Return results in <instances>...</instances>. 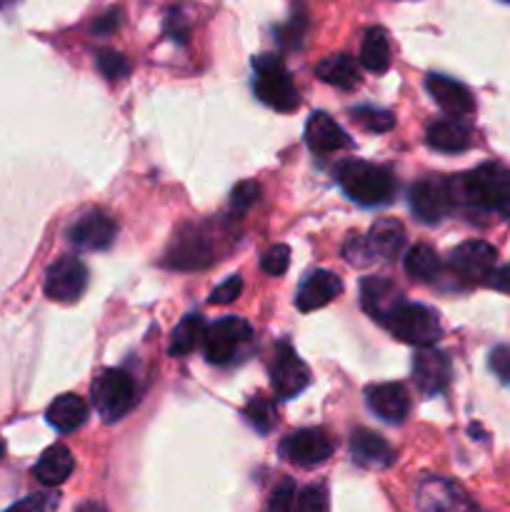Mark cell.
<instances>
[{"instance_id":"cell-33","label":"cell","mask_w":510,"mask_h":512,"mask_svg":"<svg viewBox=\"0 0 510 512\" xmlns=\"http://www.w3.org/2000/svg\"><path fill=\"white\" fill-rule=\"evenodd\" d=\"M288 265H290V248L283 243L270 245V248L263 253V258H260V268H263V273L273 275V278H280V275L288 270Z\"/></svg>"},{"instance_id":"cell-18","label":"cell","mask_w":510,"mask_h":512,"mask_svg":"<svg viewBox=\"0 0 510 512\" xmlns=\"http://www.w3.org/2000/svg\"><path fill=\"white\" fill-rule=\"evenodd\" d=\"M340 293H343V280L338 275L330 273V270H315L303 280L295 303H298V310L310 313V310L325 308L328 303H333Z\"/></svg>"},{"instance_id":"cell-43","label":"cell","mask_w":510,"mask_h":512,"mask_svg":"<svg viewBox=\"0 0 510 512\" xmlns=\"http://www.w3.org/2000/svg\"><path fill=\"white\" fill-rule=\"evenodd\" d=\"M165 28H168V35H173V38H178L180 43H183L185 35H188V28H185L183 18H180V10H170L168 23H165Z\"/></svg>"},{"instance_id":"cell-38","label":"cell","mask_w":510,"mask_h":512,"mask_svg":"<svg viewBox=\"0 0 510 512\" xmlns=\"http://www.w3.org/2000/svg\"><path fill=\"white\" fill-rule=\"evenodd\" d=\"M240 290H243V278H240V275H230V278H225L223 283L210 293V303L215 305L233 303V300L240 295Z\"/></svg>"},{"instance_id":"cell-20","label":"cell","mask_w":510,"mask_h":512,"mask_svg":"<svg viewBox=\"0 0 510 512\" xmlns=\"http://www.w3.org/2000/svg\"><path fill=\"white\" fill-rule=\"evenodd\" d=\"M305 143L315 153H335L350 143L348 133L328 113H313L305 125Z\"/></svg>"},{"instance_id":"cell-32","label":"cell","mask_w":510,"mask_h":512,"mask_svg":"<svg viewBox=\"0 0 510 512\" xmlns=\"http://www.w3.org/2000/svg\"><path fill=\"white\" fill-rule=\"evenodd\" d=\"M305 28H308V20H305V13L303 8H295L293 15H290V20L285 25H280L278 28V40L280 45H285V48H298L300 40H303L305 35Z\"/></svg>"},{"instance_id":"cell-3","label":"cell","mask_w":510,"mask_h":512,"mask_svg":"<svg viewBox=\"0 0 510 512\" xmlns=\"http://www.w3.org/2000/svg\"><path fill=\"white\" fill-rule=\"evenodd\" d=\"M253 70V88L260 103L278 110V113H293V110H298L300 95L278 55H260V58L253 60Z\"/></svg>"},{"instance_id":"cell-4","label":"cell","mask_w":510,"mask_h":512,"mask_svg":"<svg viewBox=\"0 0 510 512\" xmlns=\"http://www.w3.org/2000/svg\"><path fill=\"white\" fill-rule=\"evenodd\" d=\"M90 398H93L95 410L105 423H118L135 405L133 380L123 370H100L98 378L90 385Z\"/></svg>"},{"instance_id":"cell-46","label":"cell","mask_w":510,"mask_h":512,"mask_svg":"<svg viewBox=\"0 0 510 512\" xmlns=\"http://www.w3.org/2000/svg\"><path fill=\"white\" fill-rule=\"evenodd\" d=\"M3 453H5V443H3V438H0V458H3Z\"/></svg>"},{"instance_id":"cell-11","label":"cell","mask_w":510,"mask_h":512,"mask_svg":"<svg viewBox=\"0 0 510 512\" xmlns=\"http://www.w3.org/2000/svg\"><path fill=\"white\" fill-rule=\"evenodd\" d=\"M85 285H88V270H85L83 260L65 255L50 265L43 288L45 295L55 303H75L83 295Z\"/></svg>"},{"instance_id":"cell-29","label":"cell","mask_w":510,"mask_h":512,"mask_svg":"<svg viewBox=\"0 0 510 512\" xmlns=\"http://www.w3.org/2000/svg\"><path fill=\"white\" fill-rule=\"evenodd\" d=\"M205 338V325L200 320V315H185L178 323V328L173 330V340H170L168 353L180 358V355H188L200 340Z\"/></svg>"},{"instance_id":"cell-24","label":"cell","mask_w":510,"mask_h":512,"mask_svg":"<svg viewBox=\"0 0 510 512\" xmlns=\"http://www.w3.org/2000/svg\"><path fill=\"white\" fill-rule=\"evenodd\" d=\"M165 263H168L170 268H178V270L203 268V265L210 263V250L200 235L180 233L178 238L173 240V245H170L168 260H165Z\"/></svg>"},{"instance_id":"cell-47","label":"cell","mask_w":510,"mask_h":512,"mask_svg":"<svg viewBox=\"0 0 510 512\" xmlns=\"http://www.w3.org/2000/svg\"><path fill=\"white\" fill-rule=\"evenodd\" d=\"M505 3H510V0H505Z\"/></svg>"},{"instance_id":"cell-16","label":"cell","mask_w":510,"mask_h":512,"mask_svg":"<svg viewBox=\"0 0 510 512\" xmlns=\"http://www.w3.org/2000/svg\"><path fill=\"white\" fill-rule=\"evenodd\" d=\"M365 403L385 423H403L410 410L408 390L400 383H378L365 388Z\"/></svg>"},{"instance_id":"cell-12","label":"cell","mask_w":510,"mask_h":512,"mask_svg":"<svg viewBox=\"0 0 510 512\" xmlns=\"http://www.w3.org/2000/svg\"><path fill=\"white\" fill-rule=\"evenodd\" d=\"M495 260H498V253L493 245L485 240H465L450 253V268L468 283H485V278L493 273Z\"/></svg>"},{"instance_id":"cell-28","label":"cell","mask_w":510,"mask_h":512,"mask_svg":"<svg viewBox=\"0 0 510 512\" xmlns=\"http://www.w3.org/2000/svg\"><path fill=\"white\" fill-rule=\"evenodd\" d=\"M443 270V263H440V255L435 253L430 245L418 243L408 250L405 255V273L413 280H420V283H430L435 280Z\"/></svg>"},{"instance_id":"cell-41","label":"cell","mask_w":510,"mask_h":512,"mask_svg":"<svg viewBox=\"0 0 510 512\" xmlns=\"http://www.w3.org/2000/svg\"><path fill=\"white\" fill-rule=\"evenodd\" d=\"M293 498H295L293 485L285 483L283 488H278L273 495H270L268 512H290V508H293Z\"/></svg>"},{"instance_id":"cell-23","label":"cell","mask_w":510,"mask_h":512,"mask_svg":"<svg viewBox=\"0 0 510 512\" xmlns=\"http://www.w3.org/2000/svg\"><path fill=\"white\" fill-rule=\"evenodd\" d=\"M85 418H88V405L75 393L60 395L45 410V420L60 433H73L85 423Z\"/></svg>"},{"instance_id":"cell-10","label":"cell","mask_w":510,"mask_h":512,"mask_svg":"<svg viewBox=\"0 0 510 512\" xmlns=\"http://www.w3.org/2000/svg\"><path fill=\"white\" fill-rule=\"evenodd\" d=\"M335 443L330 435L320 428H303L295 433L285 435L280 443V455L288 463L303 465V468H313V465L325 463L333 455Z\"/></svg>"},{"instance_id":"cell-45","label":"cell","mask_w":510,"mask_h":512,"mask_svg":"<svg viewBox=\"0 0 510 512\" xmlns=\"http://www.w3.org/2000/svg\"><path fill=\"white\" fill-rule=\"evenodd\" d=\"M78 512H105V508L98 503H85V505H80Z\"/></svg>"},{"instance_id":"cell-42","label":"cell","mask_w":510,"mask_h":512,"mask_svg":"<svg viewBox=\"0 0 510 512\" xmlns=\"http://www.w3.org/2000/svg\"><path fill=\"white\" fill-rule=\"evenodd\" d=\"M485 285L493 290H500V293L510 295V265H503V268H493V273L485 278Z\"/></svg>"},{"instance_id":"cell-6","label":"cell","mask_w":510,"mask_h":512,"mask_svg":"<svg viewBox=\"0 0 510 512\" xmlns=\"http://www.w3.org/2000/svg\"><path fill=\"white\" fill-rule=\"evenodd\" d=\"M410 208H413L415 218L428 225L448 218L455 208L453 180L443 178V175H428V178L418 180L410 190Z\"/></svg>"},{"instance_id":"cell-34","label":"cell","mask_w":510,"mask_h":512,"mask_svg":"<svg viewBox=\"0 0 510 512\" xmlns=\"http://www.w3.org/2000/svg\"><path fill=\"white\" fill-rule=\"evenodd\" d=\"M343 255L353 268H368V265L375 260L363 235H355V233L348 235V240L343 243Z\"/></svg>"},{"instance_id":"cell-8","label":"cell","mask_w":510,"mask_h":512,"mask_svg":"<svg viewBox=\"0 0 510 512\" xmlns=\"http://www.w3.org/2000/svg\"><path fill=\"white\" fill-rule=\"evenodd\" d=\"M415 505L420 512H478L458 483L440 475H428L415 488Z\"/></svg>"},{"instance_id":"cell-26","label":"cell","mask_w":510,"mask_h":512,"mask_svg":"<svg viewBox=\"0 0 510 512\" xmlns=\"http://www.w3.org/2000/svg\"><path fill=\"white\" fill-rule=\"evenodd\" d=\"M315 75H318L323 83L335 85V88L350 90L360 83V73L358 65H355V58L348 53H338V55H328V58L320 60L315 65Z\"/></svg>"},{"instance_id":"cell-7","label":"cell","mask_w":510,"mask_h":512,"mask_svg":"<svg viewBox=\"0 0 510 512\" xmlns=\"http://www.w3.org/2000/svg\"><path fill=\"white\" fill-rule=\"evenodd\" d=\"M253 338V328H250L248 320L235 318V315H228V318H220L218 323H213L210 328H205L203 338V350L205 360L213 365H225L235 358L238 348L243 343Z\"/></svg>"},{"instance_id":"cell-21","label":"cell","mask_w":510,"mask_h":512,"mask_svg":"<svg viewBox=\"0 0 510 512\" xmlns=\"http://www.w3.org/2000/svg\"><path fill=\"white\" fill-rule=\"evenodd\" d=\"M425 140L430 148L440 150V153H463L473 145V133L458 118H448L430 123L425 130Z\"/></svg>"},{"instance_id":"cell-15","label":"cell","mask_w":510,"mask_h":512,"mask_svg":"<svg viewBox=\"0 0 510 512\" xmlns=\"http://www.w3.org/2000/svg\"><path fill=\"white\" fill-rule=\"evenodd\" d=\"M425 88H428V93L433 95L435 103H438L450 118H465V115H470L475 110L473 93H470L463 83L448 78V75L430 73L428 80H425Z\"/></svg>"},{"instance_id":"cell-30","label":"cell","mask_w":510,"mask_h":512,"mask_svg":"<svg viewBox=\"0 0 510 512\" xmlns=\"http://www.w3.org/2000/svg\"><path fill=\"white\" fill-rule=\"evenodd\" d=\"M245 420H248L250 428H255L258 433H270L275 428V420H278V413H275V405L265 398H253L243 410Z\"/></svg>"},{"instance_id":"cell-31","label":"cell","mask_w":510,"mask_h":512,"mask_svg":"<svg viewBox=\"0 0 510 512\" xmlns=\"http://www.w3.org/2000/svg\"><path fill=\"white\" fill-rule=\"evenodd\" d=\"M95 63H98V70L108 80H120L130 73L128 58H125L123 53H118V50H108V48L98 50V55H95Z\"/></svg>"},{"instance_id":"cell-1","label":"cell","mask_w":510,"mask_h":512,"mask_svg":"<svg viewBox=\"0 0 510 512\" xmlns=\"http://www.w3.org/2000/svg\"><path fill=\"white\" fill-rule=\"evenodd\" d=\"M453 180L455 205L465 203L475 210L498 213L510 220V170L498 163L478 165L470 173Z\"/></svg>"},{"instance_id":"cell-14","label":"cell","mask_w":510,"mask_h":512,"mask_svg":"<svg viewBox=\"0 0 510 512\" xmlns=\"http://www.w3.org/2000/svg\"><path fill=\"white\" fill-rule=\"evenodd\" d=\"M68 238L80 250H105L115 238V223L103 210H88L75 218L68 230Z\"/></svg>"},{"instance_id":"cell-9","label":"cell","mask_w":510,"mask_h":512,"mask_svg":"<svg viewBox=\"0 0 510 512\" xmlns=\"http://www.w3.org/2000/svg\"><path fill=\"white\" fill-rule=\"evenodd\" d=\"M310 383V370L303 360L298 358L288 343L275 345L273 360H270V385H273L275 395L283 400L295 398L303 393Z\"/></svg>"},{"instance_id":"cell-27","label":"cell","mask_w":510,"mask_h":512,"mask_svg":"<svg viewBox=\"0 0 510 512\" xmlns=\"http://www.w3.org/2000/svg\"><path fill=\"white\" fill-rule=\"evenodd\" d=\"M360 65L370 73L380 75L390 68V40L383 28H368L360 45Z\"/></svg>"},{"instance_id":"cell-37","label":"cell","mask_w":510,"mask_h":512,"mask_svg":"<svg viewBox=\"0 0 510 512\" xmlns=\"http://www.w3.org/2000/svg\"><path fill=\"white\" fill-rule=\"evenodd\" d=\"M58 508V495L55 493H35L18 500L8 512H55Z\"/></svg>"},{"instance_id":"cell-13","label":"cell","mask_w":510,"mask_h":512,"mask_svg":"<svg viewBox=\"0 0 510 512\" xmlns=\"http://www.w3.org/2000/svg\"><path fill=\"white\" fill-rule=\"evenodd\" d=\"M453 365L445 353L435 348H418L413 358V380L425 395H438L448 388Z\"/></svg>"},{"instance_id":"cell-2","label":"cell","mask_w":510,"mask_h":512,"mask_svg":"<svg viewBox=\"0 0 510 512\" xmlns=\"http://www.w3.org/2000/svg\"><path fill=\"white\" fill-rule=\"evenodd\" d=\"M340 188L360 205H385L395 195V178L390 170L365 160H348L338 170Z\"/></svg>"},{"instance_id":"cell-5","label":"cell","mask_w":510,"mask_h":512,"mask_svg":"<svg viewBox=\"0 0 510 512\" xmlns=\"http://www.w3.org/2000/svg\"><path fill=\"white\" fill-rule=\"evenodd\" d=\"M385 328L403 343L415 348H433L440 338V318L435 310L418 303H400L395 313L385 320Z\"/></svg>"},{"instance_id":"cell-19","label":"cell","mask_w":510,"mask_h":512,"mask_svg":"<svg viewBox=\"0 0 510 512\" xmlns=\"http://www.w3.org/2000/svg\"><path fill=\"white\" fill-rule=\"evenodd\" d=\"M350 450H353V458L363 468L370 470H383L388 465H393L395 460V453L388 445V440L380 438L378 433H373L368 428H358L350 435Z\"/></svg>"},{"instance_id":"cell-36","label":"cell","mask_w":510,"mask_h":512,"mask_svg":"<svg viewBox=\"0 0 510 512\" xmlns=\"http://www.w3.org/2000/svg\"><path fill=\"white\" fill-rule=\"evenodd\" d=\"M260 198V185L255 180H243L233 188L230 193V205H233L235 213H245L248 208H253Z\"/></svg>"},{"instance_id":"cell-35","label":"cell","mask_w":510,"mask_h":512,"mask_svg":"<svg viewBox=\"0 0 510 512\" xmlns=\"http://www.w3.org/2000/svg\"><path fill=\"white\" fill-rule=\"evenodd\" d=\"M353 118L358 120L363 128L373 130V133H385L395 125V118L388 113V110H375V108H358L353 113Z\"/></svg>"},{"instance_id":"cell-17","label":"cell","mask_w":510,"mask_h":512,"mask_svg":"<svg viewBox=\"0 0 510 512\" xmlns=\"http://www.w3.org/2000/svg\"><path fill=\"white\" fill-rule=\"evenodd\" d=\"M360 303H363L365 313L373 315L375 320L385 325V320L395 313L403 295H400L398 285L388 278H365L360 285Z\"/></svg>"},{"instance_id":"cell-39","label":"cell","mask_w":510,"mask_h":512,"mask_svg":"<svg viewBox=\"0 0 510 512\" xmlns=\"http://www.w3.org/2000/svg\"><path fill=\"white\" fill-rule=\"evenodd\" d=\"M488 365H490V370H493L495 378H498L500 383L510 385V348H508V345H498V348L490 353Z\"/></svg>"},{"instance_id":"cell-40","label":"cell","mask_w":510,"mask_h":512,"mask_svg":"<svg viewBox=\"0 0 510 512\" xmlns=\"http://www.w3.org/2000/svg\"><path fill=\"white\" fill-rule=\"evenodd\" d=\"M328 510V498L323 488H305L298 495V512H325Z\"/></svg>"},{"instance_id":"cell-44","label":"cell","mask_w":510,"mask_h":512,"mask_svg":"<svg viewBox=\"0 0 510 512\" xmlns=\"http://www.w3.org/2000/svg\"><path fill=\"white\" fill-rule=\"evenodd\" d=\"M118 20H120L118 10H110V13H105L103 18L95 20L93 30H95V33H110V30L118 28Z\"/></svg>"},{"instance_id":"cell-22","label":"cell","mask_w":510,"mask_h":512,"mask_svg":"<svg viewBox=\"0 0 510 512\" xmlns=\"http://www.w3.org/2000/svg\"><path fill=\"white\" fill-rule=\"evenodd\" d=\"M365 243H368L373 258L395 260L400 255V250H403L405 228L398 223V220L380 218L373 223V228H370Z\"/></svg>"},{"instance_id":"cell-25","label":"cell","mask_w":510,"mask_h":512,"mask_svg":"<svg viewBox=\"0 0 510 512\" xmlns=\"http://www.w3.org/2000/svg\"><path fill=\"white\" fill-rule=\"evenodd\" d=\"M73 455L65 445H50L43 455H40L38 465H35V478L40 480L48 488H55V485H63L65 480L73 473Z\"/></svg>"}]
</instances>
